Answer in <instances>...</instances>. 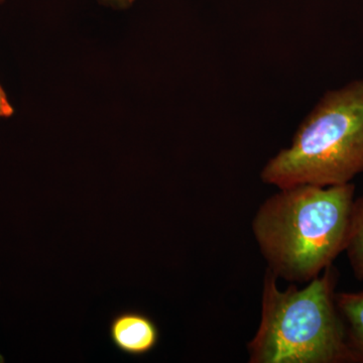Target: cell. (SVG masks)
I'll return each mask as SVG.
<instances>
[{
  "label": "cell",
  "mask_w": 363,
  "mask_h": 363,
  "mask_svg": "<svg viewBox=\"0 0 363 363\" xmlns=\"http://www.w3.org/2000/svg\"><path fill=\"white\" fill-rule=\"evenodd\" d=\"M354 184L279 189L260 204L253 236L269 271L291 284H306L345 250Z\"/></svg>",
  "instance_id": "6da1fadb"
},
{
  "label": "cell",
  "mask_w": 363,
  "mask_h": 363,
  "mask_svg": "<svg viewBox=\"0 0 363 363\" xmlns=\"http://www.w3.org/2000/svg\"><path fill=\"white\" fill-rule=\"evenodd\" d=\"M337 269L332 266L306 283L281 290L264 272L262 317L247 343L250 363H351L342 319L336 306Z\"/></svg>",
  "instance_id": "7a4b0ae2"
},
{
  "label": "cell",
  "mask_w": 363,
  "mask_h": 363,
  "mask_svg": "<svg viewBox=\"0 0 363 363\" xmlns=\"http://www.w3.org/2000/svg\"><path fill=\"white\" fill-rule=\"evenodd\" d=\"M363 173V79L320 98L292 143L260 172L267 185L320 187L351 183Z\"/></svg>",
  "instance_id": "3957f363"
},
{
  "label": "cell",
  "mask_w": 363,
  "mask_h": 363,
  "mask_svg": "<svg viewBox=\"0 0 363 363\" xmlns=\"http://www.w3.org/2000/svg\"><path fill=\"white\" fill-rule=\"evenodd\" d=\"M109 336L117 350L130 357L149 354L159 343L160 331L152 318L140 311H123L112 318Z\"/></svg>",
  "instance_id": "277c9868"
},
{
  "label": "cell",
  "mask_w": 363,
  "mask_h": 363,
  "mask_svg": "<svg viewBox=\"0 0 363 363\" xmlns=\"http://www.w3.org/2000/svg\"><path fill=\"white\" fill-rule=\"evenodd\" d=\"M336 306L342 319L351 362L363 363V291L336 292Z\"/></svg>",
  "instance_id": "5b68a950"
},
{
  "label": "cell",
  "mask_w": 363,
  "mask_h": 363,
  "mask_svg": "<svg viewBox=\"0 0 363 363\" xmlns=\"http://www.w3.org/2000/svg\"><path fill=\"white\" fill-rule=\"evenodd\" d=\"M344 252L347 255L354 278L363 281V195L354 198L352 203Z\"/></svg>",
  "instance_id": "8992f818"
},
{
  "label": "cell",
  "mask_w": 363,
  "mask_h": 363,
  "mask_svg": "<svg viewBox=\"0 0 363 363\" xmlns=\"http://www.w3.org/2000/svg\"><path fill=\"white\" fill-rule=\"evenodd\" d=\"M13 107L9 104L4 88L0 86V118H7V117L13 116Z\"/></svg>",
  "instance_id": "52a82bcc"
},
{
  "label": "cell",
  "mask_w": 363,
  "mask_h": 363,
  "mask_svg": "<svg viewBox=\"0 0 363 363\" xmlns=\"http://www.w3.org/2000/svg\"><path fill=\"white\" fill-rule=\"evenodd\" d=\"M101 1L108 6L116 7V9H128L133 6L135 0H101Z\"/></svg>",
  "instance_id": "ba28073f"
},
{
  "label": "cell",
  "mask_w": 363,
  "mask_h": 363,
  "mask_svg": "<svg viewBox=\"0 0 363 363\" xmlns=\"http://www.w3.org/2000/svg\"><path fill=\"white\" fill-rule=\"evenodd\" d=\"M2 2H4V0H0V4H2Z\"/></svg>",
  "instance_id": "9c48e42d"
},
{
  "label": "cell",
  "mask_w": 363,
  "mask_h": 363,
  "mask_svg": "<svg viewBox=\"0 0 363 363\" xmlns=\"http://www.w3.org/2000/svg\"><path fill=\"white\" fill-rule=\"evenodd\" d=\"M0 362H2V360H0Z\"/></svg>",
  "instance_id": "30bf717a"
}]
</instances>
